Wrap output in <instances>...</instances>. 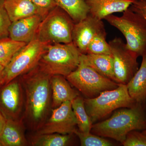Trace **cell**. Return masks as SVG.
I'll use <instances>...</instances> for the list:
<instances>
[{
	"instance_id": "1",
	"label": "cell",
	"mask_w": 146,
	"mask_h": 146,
	"mask_svg": "<svg viewBox=\"0 0 146 146\" xmlns=\"http://www.w3.org/2000/svg\"><path fill=\"white\" fill-rule=\"evenodd\" d=\"M52 76L38 65L20 76L25 95V117L30 127L36 131L46 121L52 108Z\"/></svg>"
},
{
	"instance_id": "2",
	"label": "cell",
	"mask_w": 146,
	"mask_h": 146,
	"mask_svg": "<svg viewBox=\"0 0 146 146\" xmlns=\"http://www.w3.org/2000/svg\"><path fill=\"white\" fill-rule=\"evenodd\" d=\"M146 127L141 109L131 107L116 111L108 119L95 124L91 131L97 136L111 138L123 144L129 132Z\"/></svg>"
},
{
	"instance_id": "3",
	"label": "cell",
	"mask_w": 146,
	"mask_h": 146,
	"mask_svg": "<svg viewBox=\"0 0 146 146\" xmlns=\"http://www.w3.org/2000/svg\"><path fill=\"white\" fill-rule=\"evenodd\" d=\"M81 54L73 42L48 44L38 65L51 75L66 78L78 67Z\"/></svg>"
},
{
	"instance_id": "4",
	"label": "cell",
	"mask_w": 146,
	"mask_h": 146,
	"mask_svg": "<svg viewBox=\"0 0 146 146\" xmlns=\"http://www.w3.org/2000/svg\"><path fill=\"white\" fill-rule=\"evenodd\" d=\"M121 16L110 15L105 18L124 36L129 49L138 56L146 54V19L130 8Z\"/></svg>"
},
{
	"instance_id": "5",
	"label": "cell",
	"mask_w": 146,
	"mask_h": 146,
	"mask_svg": "<svg viewBox=\"0 0 146 146\" xmlns=\"http://www.w3.org/2000/svg\"><path fill=\"white\" fill-rule=\"evenodd\" d=\"M74 24L70 15L57 6L43 18L35 38L46 44L71 43Z\"/></svg>"
},
{
	"instance_id": "6",
	"label": "cell",
	"mask_w": 146,
	"mask_h": 146,
	"mask_svg": "<svg viewBox=\"0 0 146 146\" xmlns=\"http://www.w3.org/2000/svg\"><path fill=\"white\" fill-rule=\"evenodd\" d=\"M134 102L126 85L119 84L116 89L103 91L95 98L84 99L85 109L92 123L118 108L132 107Z\"/></svg>"
},
{
	"instance_id": "7",
	"label": "cell",
	"mask_w": 146,
	"mask_h": 146,
	"mask_svg": "<svg viewBox=\"0 0 146 146\" xmlns=\"http://www.w3.org/2000/svg\"><path fill=\"white\" fill-rule=\"evenodd\" d=\"M68 82L87 98L117 88L119 84L102 76L80 58L78 67L66 77Z\"/></svg>"
},
{
	"instance_id": "8",
	"label": "cell",
	"mask_w": 146,
	"mask_h": 146,
	"mask_svg": "<svg viewBox=\"0 0 146 146\" xmlns=\"http://www.w3.org/2000/svg\"><path fill=\"white\" fill-rule=\"evenodd\" d=\"M47 45L34 38L19 50L5 68L2 80L3 85L37 66Z\"/></svg>"
},
{
	"instance_id": "9",
	"label": "cell",
	"mask_w": 146,
	"mask_h": 146,
	"mask_svg": "<svg viewBox=\"0 0 146 146\" xmlns=\"http://www.w3.org/2000/svg\"><path fill=\"white\" fill-rule=\"evenodd\" d=\"M108 43L113 58L116 82L126 85L138 70V56L129 49L121 38L115 37Z\"/></svg>"
},
{
	"instance_id": "10",
	"label": "cell",
	"mask_w": 146,
	"mask_h": 146,
	"mask_svg": "<svg viewBox=\"0 0 146 146\" xmlns=\"http://www.w3.org/2000/svg\"><path fill=\"white\" fill-rule=\"evenodd\" d=\"M76 126L72 103L67 101L53 109L50 117L36 131L37 135L53 133L71 135L76 129Z\"/></svg>"
},
{
	"instance_id": "11",
	"label": "cell",
	"mask_w": 146,
	"mask_h": 146,
	"mask_svg": "<svg viewBox=\"0 0 146 146\" xmlns=\"http://www.w3.org/2000/svg\"><path fill=\"white\" fill-rule=\"evenodd\" d=\"M23 88L20 80H13L0 90V111L6 119H18L24 105Z\"/></svg>"
},
{
	"instance_id": "12",
	"label": "cell",
	"mask_w": 146,
	"mask_h": 146,
	"mask_svg": "<svg viewBox=\"0 0 146 146\" xmlns=\"http://www.w3.org/2000/svg\"><path fill=\"white\" fill-rule=\"evenodd\" d=\"M105 29L102 20L88 14L86 18L76 23L72 31V42L82 54H86L87 48L95 35Z\"/></svg>"
},
{
	"instance_id": "13",
	"label": "cell",
	"mask_w": 146,
	"mask_h": 146,
	"mask_svg": "<svg viewBox=\"0 0 146 146\" xmlns=\"http://www.w3.org/2000/svg\"><path fill=\"white\" fill-rule=\"evenodd\" d=\"M43 18L35 15L12 22L9 29V37L14 41L27 44L35 38Z\"/></svg>"
},
{
	"instance_id": "14",
	"label": "cell",
	"mask_w": 146,
	"mask_h": 146,
	"mask_svg": "<svg viewBox=\"0 0 146 146\" xmlns=\"http://www.w3.org/2000/svg\"><path fill=\"white\" fill-rule=\"evenodd\" d=\"M136 0H84L89 9V14L102 20L117 12H123L130 7Z\"/></svg>"
},
{
	"instance_id": "15",
	"label": "cell",
	"mask_w": 146,
	"mask_h": 146,
	"mask_svg": "<svg viewBox=\"0 0 146 146\" xmlns=\"http://www.w3.org/2000/svg\"><path fill=\"white\" fill-rule=\"evenodd\" d=\"M51 87L52 109L59 107L65 102H72L78 96L77 92L71 87L64 76L59 75L52 76Z\"/></svg>"
},
{
	"instance_id": "16",
	"label": "cell",
	"mask_w": 146,
	"mask_h": 146,
	"mask_svg": "<svg viewBox=\"0 0 146 146\" xmlns=\"http://www.w3.org/2000/svg\"><path fill=\"white\" fill-rule=\"evenodd\" d=\"M22 119H6L5 125L1 135L0 140L3 146L27 145Z\"/></svg>"
},
{
	"instance_id": "17",
	"label": "cell",
	"mask_w": 146,
	"mask_h": 146,
	"mask_svg": "<svg viewBox=\"0 0 146 146\" xmlns=\"http://www.w3.org/2000/svg\"><path fill=\"white\" fill-rule=\"evenodd\" d=\"M4 6L11 22L35 15L43 17L41 11L31 0H5Z\"/></svg>"
},
{
	"instance_id": "18",
	"label": "cell",
	"mask_w": 146,
	"mask_h": 146,
	"mask_svg": "<svg viewBox=\"0 0 146 146\" xmlns=\"http://www.w3.org/2000/svg\"><path fill=\"white\" fill-rule=\"evenodd\" d=\"M80 58L102 76L116 82L112 55L81 54Z\"/></svg>"
},
{
	"instance_id": "19",
	"label": "cell",
	"mask_w": 146,
	"mask_h": 146,
	"mask_svg": "<svg viewBox=\"0 0 146 146\" xmlns=\"http://www.w3.org/2000/svg\"><path fill=\"white\" fill-rule=\"evenodd\" d=\"M131 98L137 102L146 98V54L143 56L140 68L126 84Z\"/></svg>"
},
{
	"instance_id": "20",
	"label": "cell",
	"mask_w": 146,
	"mask_h": 146,
	"mask_svg": "<svg viewBox=\"0 0 146 146\" xmlns=\"http://www.w3.org/2000/svg\"><path fill=\"white\" fill-rule=\"evenodd\" d=\"M58 6L65 11L75 23L86 18L89 9L84 0H57Z\"/></svg>"
},
{
	"instance_id": "21",
	"label": "cell",
	"mask_w": 146,
	"mask_h": 146,
	"mask_svg": "<svg viewBox=\"0 0 146 146\" xmlns=\"http://www.w3.org/2000/svg\"><path fill=\"white\" fill-rule=\"evenodd\" d=\"M71 103L78 130L83 133H89L93 123L85 109L84 99L78 96L72 101Z\"/></svg>"
},
{
	"instance_id": "22",
	"label": "cell",
	"mask_w": 146,
	"mask_h": 146,
	"mask_svg": "<svg viewBox=\"0 0 146 146\" xmlns=\"http://www.w3.org/2000/svg\"><path fill=\"white\" fill-rule=\"evenodd\" d=\"M26 44L9 37L0 39V64L5 67L14 55Z\"/></svg>"
},
{
	"instance_id": "23",
	"label": "cell",
	"mask_w": 146,
	"mask_h": 146,
	"mask_svg": "<svg viewBox=\"0 0 146 146\" xmlns=\"http://www.w3.org/2000/svg\"><path fill=\"white\" fill-rule=\"evenodd\" d=\"M70 135L58 133L37 135L32 140V145L35 146H66L70 139Z\"/></svg>"
},
{
	"instance_id": "24",
	"label": "cell",
	"mask_w": 146,
	"mask_h": 146,
	"mask_svg": "<svg viewBox=\"0 0 146 146\" xmlns=\"http://www.w3.org/2000/svg\"><path fill=\"white\" fill-rule=\"evenodd\" d=\"M106 37L105 29L97 33L89 44L86 54L112 55L109 43L106 41Z\"/></svg>"
},
{
	"instance_id": "25",
	"label": "cell",
	"mask_w": 146,
	"mask_h": 146,
	"mask_svg": "<svg viewBox=\"0 0 146 146\" xmlns=\"http://www.w3.org/2000/svg\"><path fill=\"white\" fill-rule=\"evenodd\" d=\"M74 133H75L80 141L82 146H111L113 144L107 139L100 136L91 134L90 132L84 133L76 129Z\"/></svg>"
},
{
	"instance_id": "26",
	"label": "cell",
	"mask_w": 146,
	"mask_h": 146,
	"mask_svg": "<svg viewBox=\"0 0 146 146\" xmlns=\"http://www.w3.org/2000/svg\"><path fill=\"white\" fill-rule=\"evenodd\" d=\"M5 0H0V39L9 37V29L11 21L6 10Z\"/></svg>"
},
{
	"instance_id": "27",
	"label": "cell",
	"mask_w": 146,
	"mask_h": 146,
	"mask_svg": "<svg viewBox=\"0 0 146 146\" xmlns=\"http://www.w3.org/2000/svg\"><path fill=\"white\" fill-rule=\"evenodd\" d=\"M122 144L124 146H146V134L132 131L128 133Z\"/></svg>"
},
{
	"instance_id": "28",
	"label": "cell",
	"mask_w": 146,
	"mask_h": 146,
	"mask_svg": "<svg viewBox=\"0 0 146 146\" xmlns=\"http://www.w3.org/2000/svg\"><path fill=\"white\" fill-rule=\"evenodd\" d=\"M42 12L44 18L50 11L58 6L57 0H31Z\"/></svg>"
},
{
	"instance_id": "29",
	"label": "cell",
	"mask_w": 146,
	"mask_h": 146,
	"mask_svg": "<svg viewBox=\"0 0 146 146\" xmlns=\"http://www.w3.org/2000/svg\"><path fill=\"white\" fill-rule=\"evenodd\" d=\"M133 11L140 14L146 19V1H136L129 7Z\"/></svg>"
},
{
	"instance_id": "30",
	"label": "cell",
	"mask_w": 146,
	"mask_h": 146,
	"mask_svg": "<svg viewBox=\"0 0 146 146\" xmlns=\"http://www.w3.org/2000/svg\"><path fill=\"white\" fill-rule=\"evenodd\" d=\"M6 121V119L0 111V135L2 132L3 129L5 125Z\"/></svg>"
},
{
	"instance_id": "31",
	"label": "cell",
	"mask_w": 146,
	"mask_h": 146,
	"mask_svg": "<svg viewBox=\"0 0 146 146\" xmlns=\"http://www.w3.org/2000/svg\"><path fill=\"white\" fill-rule=\"evenodd\" d=\"M5 68V67L4 66L0 64V82H1L2 84V80L3 73Z\"/></svg>"
},
{
	"instance_id": "32",
	"label": "cell",
	"mask_w": 146,
	"mask_h": 146,
	"mask_svg": "<svg viewBox=\"0 0 146 146\" xmlns=\"http://www.w3.org/2000/svg\"><path fill=\"white\" fill-rule=\"evenodd\" d=\"M0 146H3L2 143L1 141V140H0Z\"/></svg>"
},
{
	"instance_id": "33",
	"label": "cell",
	"mask_w": 146,
	"mask_h": 146,
	"mask_svg": "<svg viewBox=\"0 0 146 146\" xmlns=\"http://www.w3.org/2000/svg\"><path fill=\"white\" fill-rule=\"evenodd\" d=\"M3 85L2 83L1 82H0V87H1V86H2Z\"/></svg>"
},
{
	"instance_id": "34",
	"label": "cell",
	"mask_w": 146,
	"mask_h": 146,
	"mask_svg": "<svg viewBox=\"0 0 146 146\" xmlns=\"http://www.w3.org/2000/svg\"><path fill=\"white\" fill-rule=\"evenodd\" d=\"M144 133H145V134H146V129L145 130V131H144Z\"/></svg>"
},
{
	"instance_id": "35",
	"label": "cell",
	"mask_w": 146,
	"mask_h": 146,
	"mask_svg": "<svg viewBox=\"0 0 146 146\" xmlns=\"http://www.w3.org/2000/svg\"><path fill=\"white\" fill-rule=\"evenodd\" d=\"M136 1H143V0H136Z\"/></svg>"
},
{
	"instance_id": "36",
	"label": "cell",
	"mask_w": 146,
	"mask_h": 146,
	"mask_svg": "<svg viewBox=\"0 0 146 146\" xmlns=\"http://www.w3.org/2000/svg\"><path fill=\"white\" fill-rule=\"evenodd\" d=\"M145 1H146V0H145Z\"/></svg>"
}]
</instances>
